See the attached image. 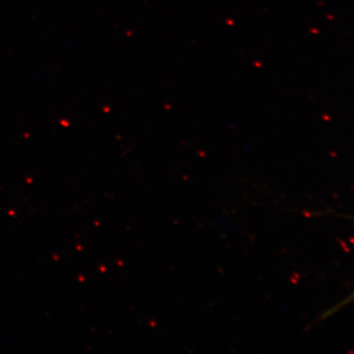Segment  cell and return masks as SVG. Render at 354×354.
Segmentation results:
<instances>
[]
</instances>
